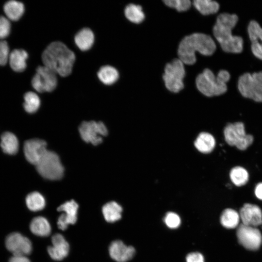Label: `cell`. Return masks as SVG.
<instances>
[{
  "label": "cell",
  "instance_id": "cell-11",
  "mask_svg": "<svg viewBox=\"0 0 262 262\" xmlns=\"http://www.w3.org/2000/svg\"><path fill=\"white\" fill-rule=\"evenodd\" d=\"M236 235L238 242L248 250L258 249L262 242V236L258 229L242 223L238 226Z\"/></svg>",
  "mask_w": 262,
  "mask_h": 262
},
{
  "label": "cell",
  "instance_id": "cell-7",
  "mask_svg": "<svg viewBox=\"0 0 262 262\" xmlns=\"http://www.w3.org/2000/svg\"><path fill=\"white\" fill-rule=\"evenodd\" d=\"M185 73L183 63L179 59H175L167 64L163 75L166 88L174 93L182 90L184 87L183 80Z\"/></svg>",
  "mask_w": 262,
  "mask_h": 262
},
{
  "label": "cell",
  "instance_id": "cell-38",
  "mask_svg": "<svg viewBox=\"0 0 262 262\" xmlns=\"http://www.w3.org/2000/svg\"><path fill=\"white\" fill-rule=\"evenodd\" d=\"M9 262H31L26 256H13L9 260Z\"/></svg>",
  "mask_w": 262,
  "mask_h": 262
},
{
  "label": "cell",
  "instance_id": "cell-18",
  "mask_svg": "<svg viewBox=\"0 0 262 262\" xmlns=\"http://www.w3.org/2000/svg\"><path fill=\"white\" fill-rule=\"evenodd\" d=\"M247 31L252 53L257 58L262 60V28L258 22L252 20L249 23Z\"/></svg>",
  "mask_w": 262,
  "mask_h": 262
},
{
  "label": "cell",
  "instance_id": "cell-27",
  "mask_svg": "<svg viewBox=\"0 0 262 262\" xmlns=\"http://www.w3.org/2000/svg\"><path fill=\"white\" fill-rule=\"evenodd\" d=\"M239 214L234 210L226 209L220 216V223L225 228L234 229L238 226L240 221Z\"/></svg>",
  "mask_w": 262,
  "mask_h": 262
},
{
  "label": "cell",
  "instance_id": "cell-2",
  "mask_svg": "<svg viewBox=\"0 0 262 262\" xmlns=\"http://www.w3.org/2000/svg\"><path fill=\"white\" fill-rule=\"evenodd\" d=\"M238 21L235 14L222 13L216 19L213 28V35L222 49L227 52L238 53L243 48L242 37L233 35L232 31Z\"/></svg>",
  "mask_w": 262,
  "mask_h": 262
},
{
  "label": "cell",
  "instance_id": "cell-3",
  "mask_svg": "<svg viewBox=\"0 0 262 262\" xmlns=\"http://www.w3.org/2000/svg\"><path fill=\"white\" fill-rule=\"evenodd\" d=\"M216 45L212 37L201 33H195L185 36L180 42L178 49L179 59L183 64L193 65L196 62L195 52L209 56L213 54Z\"/></svg>",
  "mask_w": 262,
  "mask_h": 262
},
{
  "label": "cell",
  "instance_id": "cell-9",
  "mask_svg": "<svg viewBox=\"0 0 262 262\" xmlns=\"http://www.w3.org/2000/svg\"><path fill=\"white\" fill-rule=\"evenodd\" d=\"M56 74L45 66H39L32 80L33 88L38 92H51L57 85Z\"/></svg>",
  "mask_w": 262,
  "mask_h": 262
},
{
  "label": "cell",
  "instance_id": "cell-25",
  "mask_svg": "<svg viewBox=\"0 0 262 262\" xmlns=\"http://www.w3.org/2000/svg\"><path fill=\"white\" fill-rule=\"evenodd\" d=\"M122 208L115 201L107 203L102 207L105 219L108 222H115L121 218Z\"/></svg>",
  "mask_w": 262,
  "mask_h": 262
},
{
  "label": "cell",
  "instance_id": "cell-28",
  "mask_svg": "<svg viewBox=\"0 0 262 262\" xmlns=\"http://www.w3.org/2000/svg\"><path fill=\"white\" fill-rule=\"evenodd\" d=\"M125 16L126 18L134 23H140L145 18V15L140 5L134 4H129L124 10Z\"/></svg>",
  "mask_w": 262,
  "mask_h": 262
},
{
  "label": "cell",
  "instance_id": "cell-32",
  "mask_svg": "<svg viewBox=\"0 0 262 262\" xmlns=\"http://www.w3.org/2000/svg\"><path fill=\"white\" fill-rule=\"evenodd\" d=\"M229 176L233 183L237 186L244 185L248 180L247 171L241 166L232 168L230 171Z\"/></svg>",
  "mask_w": 262,
  "mask_h": 262
},
{
  "label": "cell",
  "instance_id": "cell-21",
  "mask_svg": "<svg viewBox=\"0 0 262 262\" xmlns=\"http://www.w3.org/2000/svg\"><path fill=\"white\" fill-rule=\"evenodd\" d=\"M194 144L199 151L203 153H209L214 148L215 141L212 134L202 132L198 135Z\"/></svg>",
  "mask_w": 262,
  "mask_h": 262
},
{
  "label": "cell",
  "instance_id": "cell-31",
  "mask_svg": "<svg viewBox=\"0 0 262 262\" xmlns=\"http://www.w3.org/2000/svg\"><path fill=\"white\" fill-rule=\"evenodd\" d=\"M23 107L28 113H35L40 105V99L38 96L33 92H28L24 96Z\"/></svg>",
  "mask_w": 262,
  "mask_h": 262
},
{
  "label": "cell",
  "instance_id": "cell-17",
  "mask_svg": "<svg viewBox=\"0 0 262 262\" xmlns=\"http://www.w3.org/2000/svg\"><path fill=\"white\" fill-rule=\"evenodd\" d=\"M52 246L48 248L50 257L56 261H61L67 256L69 246L64 237L61 234H55L51 238Z\"/></svg>",
  "mask_w": 262,
  "mask_h": 262
},
{
  "label": "cell",
  "instance_id": "cell-10",
  "mask_svg": "<svg viewBox=\"0 0 262 262\" xmlns=\"http://www.w3.org/2000/svg\"><path fill=\"white\" fill-rule=\"evenodd\" d=\"M82 139L86 143L97 146L102 142V136L107 135L108 131L102 122L84 121L79 128Z\"/></svg>",
  "mask_w": 262,
  "mask_h": 262
},
{
  "label": "cell",
  "instance_id": "cell-6",
  "mask_svg": "<svg viewBox=\"0 0 262 262\" xmlns=\"http://www.w3.org/2000/svg\"><path fill=\"white\" fill-rule=\"evenodd\" d=\"M238 87L244 97L262 102V71L244 74L239 79Z\"/></svg>",
  "mask_w": 262,
  "mask_h": 262
},
{
  "label": "cell",
  "instance_id": "cell-19",
  "mask_svg": "<svg viewBox=\"0 0 262 262\" xmlns=\"http://www.w3.org/2000/svg\"><path fill=\"white\" fill-rule=\"evenodd\" d=\"M28 54L24 49H16L13 50L9 55V63L12 69L17 72L23 71L26 68V60Z\"/></svg>",
  "mask_w": 262,
  "mask_h": 262
},
{
  "label": "cell",
  "instance_id": "cell-37",
  "mask_svg": "<svg viewBox=\"0 0 262 262\" xmlns=\"http://www.w3.org/2000/svg\"><path fill=\"white\" fill-rule=\"evenodd\" d=\"M186 262H204L203 255L199 252H192L186 257Z\"/></svg>",
  "mask_w": 262,
  "mask_h": 262
},
{
  "label": "cell",
  "instance_id": "cell-22",
  "mask_svg": "<svg viewBox=\"0 0 262 262\" xmlns=\"http://www.w3.org/2000/svg\"><path fill=\"white\" fill-rule=\"evenodd\" d=\"M0 146L4 153L10 155L15 154L19 147L18 139L13 133L5 132L1 136Z\"/></svg>",
  "mask_w": 262,
  "mask_h": 262
},
{
  "label": "cell",
  "instance_id": "cell-8",
  "mask_svg": "<svg viewBox=\"0 0 262 262\" xmlns=\"http://www.w3.org/2000/svg\"><path fill=\"white\" fill-rule=\"evenodd\" d=\"M226 142L230 146H235L241 150L246 149L253 142L252 135L246 133L243 123H229L224 130Z\"/></svg>",
  "mask_w": 262,
  "mask_h": 262
},
{
  "label": "cell",
  "instance_id": "cell-4",
  "mask_svg": "<svg viewBox=\"0 0 262 262\" xmlns=\"http://www.w3.org/2000/svg\"><path fill=\"white\" fill-rule=\"evenodd\" d=\"M230 78L229 73L220 70L215 76L209 69H205L196 77V82L198 90L207 97L219 96L227 90V82Z\"/></svg>",
  "mask_w": 262,
  "mask_h": 262
},
{
  "label": "cell",
  "instance_id": "cell-15",
  "mask_svg": "<svg viewBox=\"0 0 262 262\" xmlns=\"http://www.w3.org/2000/svg\"><path fill=\"white\" fill-rule=\"evenodd\" d=\"M239 214L242 224L245 225L255 227L262 224V212L256 205L245 203Z\"/></svg>",
  "mask_w": 262,
  "mask_h": 262
},
{
  "label": "cell",
  "instance_id": "cell-23",
  "mask_svg": "<svg viewBox=\"0 0 262 262\" xmlns=\"http://www.w3.org/2000/svg\"><path fill=\"white\" fill-rule=\"evenodd\" d=\"M3 10L8 19L13 21H17L24 14L25 8L24 4L21 2L10 0L5 3Z\"/></svg>",
  "mask_w": 262,
  "mask_h": 262
},
{
  "label": "cell",
  "instance_id": "cell-39",
  "mask_svg": "<svg viewBox=\"0 0 262 262\" xmlns=\"http://www.w3.org/2000/svg\"><path fill=\"white\" fill-rule=\"evenodd\" d=\"M255 193L257 198L262 200V182L257 185L255 190Z\"/></svg>",
  "mask_w": 262,
  "mask_h": 262
},
{
  "label": "cell",
  "instance_id": "cell-13",
  "mask_svg": "<svg viewBox=\"0 0 262 262\" xmlns=\"http://www.w3.org/2000/svg\"><path fill=\"white\" fill-rule=\"evenodd\" d=\"M47 143L40 139L27 140L23 147V151L26 160L31 164L36 165L47 151Z\"/></svg>",
  "mask_w": 262,
  "mask_h": 262
},
{
  "label": "cell",
  "instance_id": "cell-24",
  "mask_svg": "<svg viewBox=\"0 0 262 262\" xmlns=\"http://www.w3.org/2000/svg\"><path fill=\"white\" fill-rule=\"evenodd\" d=\"M30 228L33 233L39 236H47L51 231L48 221L42 216L34 218L30 223Z\"/></svg>",
  "mask_w": 262,
  "mask_h": 262
},
{
  "label": "cell",
  "instance_id": "cell-14",
  "mask_svg": "<svg viewBox=\"0 0 262 262\" xmlns=\"http://www.w3.org/2000/svg\"><path fill=\"white\" fill-rule=\"evenodd\" d=\"M78 204L74 200L66 201L60 205L58 211L64 213L58 219L57 225L62 230H65L69 224H74L77 219Z\"/></svg>",
  "mask_w": 262,
  "mask_h": 262
},
{
  "label": "cell",
  "instance_id": "cell-30",
  "mask_svg": "<svg viewBox=\"0 0 262 262\" xmlns=\"http://www.w3.org/2000/svg\"><path fill=\"white\" fill-rule=\"evenodd\" d=\"M26 203L29 210L36 212L42 210L45 207V200L41 194L33 192L26 196Z\"/></svg>",
  "mask_w": 262,
  "mask_h": 262
},
{
  "label": "cell",
  "instance_id": "cell-16",
  "mask_svg": "<svg viewBox=\"0 0 262 262\" xmlns=\"http://www.w3.org/2000/svg\"><path fill=\"white\" fill-rule=\"evenodd\" d=\"M111 257L117 262H126L134 256L135 249L132 246H127L121 241H113L109 249Z\"/></svg>",
  "mask_w": 262,
  "mask_h": 262
},
{
  "label": "cell",
  "instance_id": "cell-12",
  "mask_svg": "<svg viewBox=\"0 0 262 262\" xmlns=\"http://www.w3.org/2000/svg\"><path fill=\"white\" fill-rule=\"evenodd\" d=\"M5 246L13 256H26L32 250L30 240L18 232L9 234L6 238Z\"/></svg>",
  "mask_w": 262,
  "mask_h": 262
},
{
  "label": "cell",
  "instance_id": "cell-33",
  "mask_svg": "<svg viewBox=\"0 0 262 262\" xmlns=\"http://www.w3.org/2000/svg\"><path fill=\"white\" fill-rule=\"evenodd\" d=\"M163 1L167 6L175 8L179 12L187 11L191 5L189 0H165Z\"/></svg>",
  "mask_w": 262,
  "mask_h": 262
},
{
  "label": "cell",
  "instance_id": "cell-26",
  "mask_svg": "<svg viewBox=\"0 0 262 262\" xmlns=\"http://www.w3.org/2000/svg\"><path fill=\"white\" fill-rule=\"evenodd\" d=\"M99 80L104 84L111 85L119 78L117 70L111 66H104L100 68L97 73Z\"/></svg>",
  "mask_w": 262,
  "mask_h": 262
},
{
  "label": "cell",
  "instance_id": "cell-34",
  "mask_svg": "<svg viewBox=\"0 0 262 262\" xmlns=\"http://www.w3.org/2000/svg\"><path fill=\"white\" fill-rule=\"evenodd\" d=\"M164 221L166 226L171 229H176L180 224V216L173 212H168L164 217Z\"/></svg>",
  "mask_w": 262,
  "mask_h": 262
},
{
  "label": "cell",
  "instance_id": "cell-1",
  "mask_svg": "<svg viewBox=\"0 0 262 262\" xmlns=\"http://www.w3.org/2000/svg\"><path fill=\"white\" fill-rule=\"evenodd\" d=\"M75 58L74 53L59 41L51 43L42 54L44 66L62 77L70 74Z\"/></svg>",
  "mask_w": 262,
  "mask_h": 262
},
{
  "label": "cell",
  "instance_id": "cell-36",
  "mask_svg": "<svg viewBox=\"0 0 262 262\" xmlns=\"http://www.w3.org/2000/svg\"><path fill=\"white\" fill-rule=\"evenodd\" d=\"M11 30V24L9 20L4 16H0V39L7 37Z\"/></svg>",
  "mask_w": 262,
  "mask_h": 262
},
{
  "label": "cell",
  "instance_id": "cell-29",
  "mask_svg": "<svg viewBox=\"0 0 262 262\" xmlns=\"http://www.w3.org/2000/svg\"><path fill=\"white\" fill-rule=\"evenodd\" d=\"M193 4L202 15H208L216 13L219 10V4L211 0H195Z\"/></svg>",
  "mask_w": 262,
  "mask_h": 262
},
{
  "label": "cell",
  "instance_id": "cell-35",
  "mask_svg": "<svg viewBox=\"0 0 262 262\" xmlns=\"http://www.w3.org/2000/svg\"><path fill=\"white\" fill-rule=\"evenodd\" d=\"M9 48L5 41H0V66L6 64L9 58Z\"/></svg>",
  "mask_w": 262,
  "mask_h": 262
},
{
  "label": "cell",
  "instance_id": "cell-20",
  "mask_svg": "<svg viewBox=\"0 0 262 262\" xmlns=\"http://www.w3.org/2000/svg\"><path fill=\"white\" fill-rule=\"evenodd\" d=\"M94 34L88 28H84L79 31L74 37V41L78 48L82 51L89 49L94 42Z\"/></svg>",
  "mask_w": 262,
  "mask_h": 262
},
{
  "label": "cell",
  "instance_id": "cell-5",
  "mask_svg": "<svg viewBox=\"0 0 262 262\" xmlns=\"http://www.w3.org/2000/svg\"><path fill=\"white\" fill-rule=\"evenodd\" d=\"M35 166L38 173L45 179L56 180L63 176L64 167L59 157L53 151L48 150Z\"/></svg>",
  "mask_w": 262,
  "mask_h": 262
}]
</instances>
